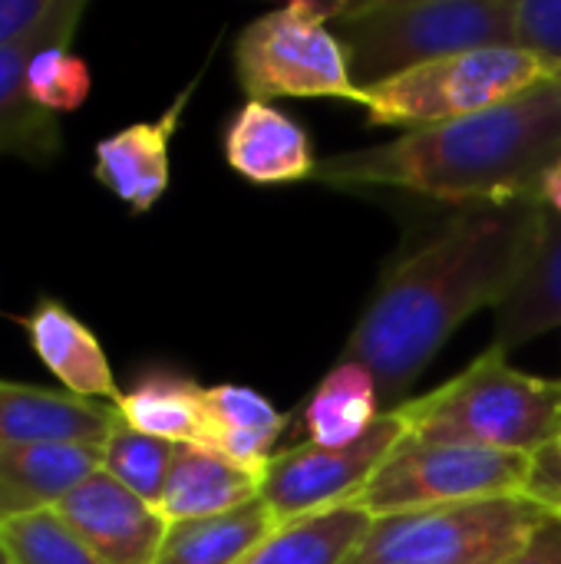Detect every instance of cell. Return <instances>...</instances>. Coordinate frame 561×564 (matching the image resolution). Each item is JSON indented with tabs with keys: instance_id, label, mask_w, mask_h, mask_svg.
<instances>
[{
	"instance_id": "obj_1",
	"label": "cell",
	"mask_w": 561,
	"mask_h": 564,
	"mask_svg": "<svg viewBox=\"0 0 561 564\" xmlns=\"http://www.w3.org/2000/svg\"><path fill=\"white\" fill-rule=\"evenodd\" d=\"M546 221L539 195L506 205H463L430 241L397 261L350 330L341 360L374 373L390 410L479 307H499L526 274Z\"/></svg>"
},
{
	"instance_id": "obj_2",
	"label": "cell",
	"mask_w": 561,
	"mask_h": 564,
	"mask_svg": "<svg viewBox=\"0 0 561 564\" xmlns=\"http://www.w3.org/2000/svg\"><path fill=\"white\" fill-rule=\"evenodd\" d=\"M561 159V76L483 112L321 159L314 182L331 188H403L460 205H506L539 195Z\"/></svg>"
},
{
	"instance_id": "obj_3",
	"label": "cell",
	"mask_w": 561,
	"mask_h": 564,
	"mask_svg": "<svg viewBox=\"0 0 561 564\" xmlns=\"http://www.w3.org/2000/svg\"><path fill=\"white\" fill-rule=\"evenodd\" d=\"M397 413L407 436L420 443L539 456L561 440V380L529 377L486 350L460 377L407 400Z\"/></svg>"
},
{
	"instance_id": "obj_4",
	"label": "cell",
	"mask_w": 561,
	"mask_h": 564,
	"mask_svg": "<svg viewBox=\"0 0 561 564\" xmlns=\"http://www.w3.org/2000/svg\"><path fill=\"white\" fill-rule=\"evenodd\" d=\"M357 89L423 63L516 46V0H360L331 23Z\"/></svg>"
},
{
	"instance_id": "obj_5",
	"label": "cell",
	"mask_w": 561,
	"mask_h": 564,
	"mask_svg": "<svg viewBox=\"0 0 561 564\" xmlns=\"http://www.w3.org/2000/svg\"><path fill=\"white\" fill-rule=\"evenodd\" d=\"M552 519L536 496H499L374 519L344 564H503Z\"/></svg>"
},
{
	"instance_id": "obj_6",
	"label": "cell",
	"mask_w": 561,
	"mask_h": 564,
	"mask_svg": "<svg viewBox=\"0 0 561 564\" xmlns=\"http://www.w3.org/2000/svg\"><path fill=\"white\" fill-rule=\"evenodd\" d=\"M559 76V69L519 46L470 50L360 89V109L370 126L420 129L483 112Z\"/></svg>"
},
{
	"instance_id": "obj_7",
	"label": "cell",
	"mask_w": 561,
	"mask_h": 564,
	"mask_svg": "<svg viewBox=\"0 0 561 564\" xmlns=\"http://www.w3.org/2000/svg\"><path fill=\"white\" fill-rule=\"evenodd\" d=\"M536 479V456L499 453L450 443H420L403 436L374 469L364 489L350 499L370 519H387L417 509L529 496Z\"/></svg>"
},
{
	"instance_id": "obj_8",
	"label": "cell",
	"mask_w": 561,
	"mask_h": 564,
	"mask_svg": "<svg viewBox=\"0 0 561 564\" xmlns=\"http://www.w3.org/2000/svg\"><path fill=\"white\" fill-rule=\"evenodd\" d=\"M347 3H308L271 10L251 20L235 43V69L248 99L271 102L281 96H334L360 106L347 53L331 30Z\"/></svg>"
},
{
	"instance_id": "obj_9",
	"label": "cell",
	"mask_w": 561,
	"mask_h": 564,
	"mask_svg": "<svg viewBox=\"0 0 561 564\" xmlns=\"http://www.w3.org/2000/svg\"><path fill=\"white\" fill-rule=\"evenodd\" d=\"M403 436H407V423L400 420L397 410H390L370 426L367 436H360L350 446L324 449L304 443L274 453L265 469L258 499L268 506L278 529L331 509H344Z\"/></svg>"
},
{
	"instance_id": "obj_10",
	"label": "cell",
	"mask_w": 561,
	"mask_h": 564,
	"mask_svg": "<svg viewBox=\"0 0 561 564\" xmlns=\"http://www.w3.org/2000/svg\"><path fill=\"white\" fill-rule=\"evenodd\" d=\"M53 512L106 564H155L172 529L155 506L103 469L76 486Z\"/></svg>"
},
{
	"instance_id": "obj_11",
	"label": "cell",
	"mask_w": 561,
	"mask_h": 564,
	"mask_svg": "<svg viewBox=\"0 0 561 564\" xmlns=\"http://www.w3.org/2000/svg\"><path fill=\"white\" fill-rule=\"evenodd\" d=\"M86 0H56L53 13L20 43L0 50V155H13L33 165H50L63 149L60 122L26 89V69L33 53L56 30L79 23Z\"/></svg>"
},
{
	"instance_id": "obj_12",
	"label": "cell",
	"mask_w": 561,
	"mask_h": 564,
	"mask_svg": "<svg viewBox=\"0 0 561 564\" xmlns=\"http://www.w3.org/2000/svg\"><path fill=\"white\" fill-rule=\"evenodd\" d=\"M119 420L122 416L112 403L83 400L66 390L0 380V446H103Z\"/></svg>"
},
{
	"instance_id": "obj_13",
	"label": "cell",
	"mask_w": 561,
	"mask_h": 564,
	"mask_svg": "<svg viewBox=\"0 0 561 564\" xmlns=\"http://www.w3.org/2000/svg\"><path fill=\"white\" fill-rule=\"evenodd\" d=\"M192 86L152 122H132L96 142L93 175L136 215L149 212L169 188V145Z\"/></svg>"
},
{
	"instance_id": "obj_14",
	"label": "cell",
	"mask_w": 561,
	"mask_h": 564,
	"mask_svg": "<svg viewBox=\"0 0 561 564\" xmlns=\"http://www.w3.org/2000/svg\"><path fill=\"white\" fill-rule=\"evenodd\" d=\"M17 324L26 330L33 354L63 383L66 393L112 406L119 403L122 390L116 387L106 350L73 311H66L53 297H40L33 311L17 317Z\"/></svg>"
},
{
	"instance_id": "obj_15",
	"label": "cell",
	"mask_w": 561,
	"mask_h": 564,
	"mask_svg": "<svg viewBox=\"0 0 561 564\" xmlns=\"http://www.w3.org/2000/svg\"><path fill=\"white\" fill-rule=\"evenodd\" d=\"M103 469V446L33 443L0 446V525L56 509L76 486Z\"/></svg>"
},
{
	"instance_id": "obj_16",
	"label": "cell",
	"mask_w": 561,
	"mask_h": 564,
	"mask_svg": "<svg viewBox=\"0 0 561 564\" xmlns=\"http://www.w3.org/2000/svg\"><path fill=\"white\" fill-rule=\"evenodd\" d=\"M225 159L251 185L314 178L317 159L301 122L271 102L248 99L225 129Z\"/></svg>"
},
{
	"instance_id": "obj_17",
	"label": "cell",
	"mask_w": 561,
	"mask_h": 564,
	"mask_svg": "<svg viewBox=\"0 0 561 564\" xmlns=\"http://www.w3.org/2000/svg\"><path fill=\"white\" fill-rule=\"evenodd\" d=\"M555 327H561V218L546 208L532 261L519 284L496 307V334L489 350L506 357Z\"/></svg>"
},
{
	"instance_id": "obj_18",
	"label": "cell",
	"mask_w": 561,
	"mask_h": 564,
	"mask_svg": "<svg viewBox=\"0 0 561 564\" xmlns=\"http://www.w3.org/2000/svg\"><path fill=\"white\" fill-rule=\"evenodd\" d=\"M205 410L208 436L202 449L265 479V469L274 456V443L288 426V416L278 413L268 397L238 383L205 387Z\"/></svg>"
},
{
	"instance_id": "obj_19",
	"label": "cell",
	"mask_w": 561,
	"mask_h": 564,
	"mask_svg": "<svg viewBox=\"0 0 561 564\" xmlns=\"http://www.w3.org/2000/svg\"><path fill=\"white\" fill-rule=\"evenodd\" d=\"M261 496V479L202 446H175V459L159 499L169 525L215 519Z\"/></svg>"
},
{
	"instance_id": "obj_20",
	"label": "cell",
	"mask_w": 561,
	"mask_h": 564,
	"mask_svg": "<svg viewBox=\"0 0 561 564\" xmlns=\"http://www.w3.org/2000/svg\"><path fill=\"white\" fill-rule=\"evenodd\" d=\"M116 410L126 426L175 446H202L208 436L205 387L172 370L139 377L136 387L119 397Z\"/></svg>"
},
{
	"instance_id": "obj_21",
	"label": "cell",
	"mask_w": 561,
	"mask_h": 564,
	"mask_svg": "<svg viewBox=\"0 0 561 564\" xmlns=\"http://www.w3.org/2000/svg\"><path fill=\"white\" fill-rule=\"evenodd\" d=\"M384 413L374 373L360 364L337 360L304 406V430L314 446L341 449L367 436Z\"/></svg>"
},
{
	"instance_id": "obj_22",
	"label": "cell",
	"mask_w": 561,
	"mask_h": 564,
	"mask_svg": "<svg viewBox=\"0 0 561 564\" xmlns=\"http://www.w3.org/2000/svg\"><path fill=\"white\" fill-rule=\"evenodd\" d=\"M374 519L354 506L331 509L271 532L235 564H344Z\"/></svg>"
},
{
	"instance_id": "obj_23",
	"label": "cell",
	"mask_w": 561,
	"mask_h": 564,
	"mask_svg": "<svg viewBox=\"0 0 561 564\" xmlns=\"http://www.w3.org/2000/svg\"><path fill=\"white\" fill-rule=\"evenodd\" d=\"M271 532H278V525L268 506L255 499L215 519L172 525L155 564H235Z\"/></svg>"
},
{
	"instance_id": "obj_24",
	"label": "cell",
	"mask_w": 561,
	"mask_h": 564,
	"mask_svg": "<svg viewBox=\"0 0 561 564\" xmlns=\"http://www.w3.org/2000/svg\"><path fill=\"white\" fill-rule=\"evenodd\" d=\"M172 459H175V443L145 436L126 426L122 420L103 443V473L155 509H159Z\"/></svg>"
},
{
	"instance_id": "obj_25",
	"label": "cell",
	"mask_w": 561,
	"mask_h": 564,
	"mask_svg": "<svg viewBox=\"0 0 561 564\" xmlns=\"http://www.w3.org/2000/svg\"><path fill=\"white\" fill-rule=\"evenodd\" d=\"M76 26L79 23H69L63 30H56L53 36H46L40 43V50L33 53L30 59V69H26V89L30 96L50 109L53 116L56 112H73L86 102L89 96V66L69 50L73 36H76Z\"/></svg>"
},
{
	"instance_id": "obj_26",
	"label": "cell",
	"mask_w": 561,
	"mask_h": 564,
	"mask_svg": "<svg viewBox=\"0 0 561 564\" xmlns=\"http://www.w3.org/2000/svg\"><path fill=\"white\" fill-rule=\"evenodd\" d=\"M17 564H106L53 509L0 525Z\"/></svg>"
},
{
	"instance_id": "obj_27",
	"label": "cell",
	"mask_w": 561,
	"mask_h": 564,
	"mask_svg": "<svg viewBox=\"0 0 561 564\" xmlns=\"http://www.w3.org/2000/svg\"><path fill=\"white\" fill-rule=\"evenodd\" d=\"M516 46L561 73V0H516Z\"/></svg>"
},
{
	"instance_id": "obj_28",
	"label": "cell",
	"mask_w": 561,
	"mask_h": 564,
	"mask_svg": "<svg viewBox=\"0 0 561 564\" xmlns=\"http://www.w3.org/2000/svg\"><path fill=\"white\" fill-rule=\"evenodd\" d=\"M56 0H0V50L26 40L50 13Z\"/></svg>"
},
{
	"instance_id": "obj_29",
	"label": "cell",
	"mask_w": 561,
	"mask_h": 564,
	"mask_svg": "<svg viewBox=\"0 0 561 564\" xmlns=\"http://www.w3.org/2000/svg\"><path fill=\"white\" fill-rule=\"evenodd\" d=\"M503 564H561V519L552 516L519 555Z\"/></svg>"
},
{
	"instance_id": "obj_30",
	"label": "cell",
	"mask_w": 561,
	"mask_h": 564,
	"mask_svg": "<svg viewBox=\"0 0 561 564\" xmlns=\"http://www.w3.org/2000/svg\"><path fill=\"white\" fill-rule=\"evenodd\" d=\"M536 499H542L546 506L561 502V473L559 469H539L536 466V479H532V492Z\"/></svg>"
},
{
	"instance_id": "obj_31",
	"label": "cell",
	"mask_w": 561,
	"mask_h": 564,
	"mask_svg": "<svg viewBox=\"0 0 561 564\" xmlns=\"http://www.w3.org/2000/svg\"><path fill=\"white\" fill-rule=\"evenodd\" d=\"M539 198L546 202L549 212H555L561 218V159L542 175V185H539Z\"/></svg>"
},
{
	"instance_id": "obj_32",
	"label": "cell",
	"mask_w": 561,
	"mask_h": 564,
	"mask_svg": "<svg viewBox=\"0 0 561 564\" xmlns=\"http://www.w3.org/2000/svg\"><path fill=\"white\" fill-rule=\"evenodd\" d=\"M536 466H539V469H559L561 473V440L555 446H549L546 453L536 456Z\"/></svg>"
},
{
	"instance_id": "obj_33",
	"label": "cell",
	"mask_w": 561,
	"mask_h": 564,
	"mask_svg": "<svg viewBox=\"0 0 561 564\" xmlns=\"http://www.w3.org/2000/svg\"><path fill=\"white\" fill-rule=\"evenodd\" d=\"M0 564H17L13 562V555H10V549L3 545V535H0Z\"/></svg>"
},
{
	"instance_id": "obj_34",
	"label": "cell",
	"mask_w": 561,
	"mask_h": 564,
	"mask_svg": "<svg viewBox=\"0 0 561 564\" xmlns=\"http://www.w3.org/2000/svg\"><path fill=\"white\" fill-rule=\"evenodd\" d=\"M549 509H552V516H555V519H561V502H555V506H549Z\"/></svg>"
}]
</instances>
